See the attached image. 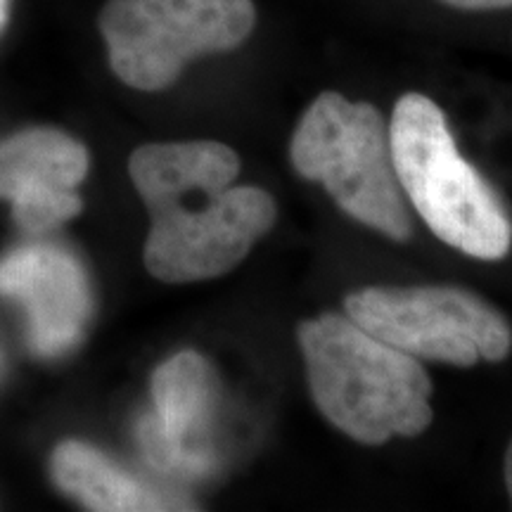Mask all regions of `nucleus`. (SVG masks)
<instances>
[{"label":"nucleus","mask_w":512,"mask_h":512,"mask_svg":"<svg viewBox=\"0 0 512 512\" xmlns=\"http://www.w3.org/2000/svg\"><path fill=\"white\" fill-rule=\"evenodd\" d=\"M389 147L401 192L441 242L484 261L510 252L508 214L458 152L437 102L422 93L401 95L389 121Z\"/></svg>","instance_id":"obj_3"},{"label":"nucleus","mask_w":512,"mask_h":512,"mask_svg":"<svg viewBox=\"0 0 512 512\" xmlns=\"http://www.w3.org/2000/svg\"><path fill=\"white\" fill-rule=\"evenodd\" d=\"M8 5L10 0H0V29H3L5 19H8Z\"/></svg>","instance_id":"obj_13"},{"label":"nucleus","mask_w":512,"mask_h":512,"mask_svg":"<svg viewBox=\"0 0 512 512\" xmlns=\"http://www.w3.org/2000/svg\"><path fill=\"white\" fill-rule=\"evenodd\" d=\"M88 152L55 128H31L0 140V200L29 233H48L81 211L79 185Z\"/></svg>","instance_id":"obj_9"},{"label":"nucleus","mask_w":512,"mask_h":512,"mask_svg":"<svg viewBox=\"0 0 512 512\" xmlns=\"http://www.w3.org/2000/svg\"><path fill=\"white\" fill-rule=\"evenodd\" d=\"M53 477L67 496L98 512L188 510L183 498L152 489L105 453L83 441H64L53 453Z\"/></svg>","instance_id":"obj_10"},{"label":"nucleus","mask_w":512,"mask_h":512,"mask_svg":"<svg viewBox=\"0 0 512 512\" xmlns=\"http://www.w3.org/2000/svg\"><path fill=\"white\" fill-rule=\"evenodd\" d=\"M290 159L299 176L323 185L351 219L396 242L411 238L389 126L375 105L320 93L294 128Z\"/></svg>","instance_id":"obj_4"},{"label":"nucleus","mask_w":512,"mask_h":512,"mask_svg":"<svg viewBox=\"0 0 512 512\" xmlns=\"http://www.w3.org/2000/svg\"><path fill=\"white\" fill-rule=\"evenodd\" d=\"M128 174L150 211L145 268L162 283L221 278L273 228L275 200L235 185L240 157L216 140L138 147Z\"/></svg>","instance_id":"obj_1"},{"label":"nucleus","mask_w":512,"mask_h":512,"mask_svg":"<svg viewBox=\"0 0 512 512\" xmlns=\"http://www.w3.org/2000/svg\"><path fill=\"white\" fill-rule=\"evenodd\" d=\"M448 8L479 12V10H508L512 8V0H439Z\"/></svg>","instance_id":"obj_11"},{"label":"nucleus","mask_w":512,"mask_h":512,"mask_svg":"<svg viewBox=\"0 0 512 512\" xmlns=\"http://www.w3.org/2000/svg\"><path fill=\"white\" fill-rule=\"evenodd\" d=\"M0 294L27 313L29 347L43 358L72 351L93 316L86 268L50 242L17 247L0 259Z\"/></svg>","instance_id":"obj_8"},{"label":"nucleus","mask_w":512,"mask_h":512,"mask_svg":"<svg viewBox=\"0 0 512 512\" xmlns=\"http://www.w3.org/2000/svg\"><path fill=\"white\" fill-rule=\"evenodd\" d=\"M503 475H505V489H508V496L512 501V441L505 451V463H503Z\"/></svg>","instance_id":"obj_12"},{"label":"nucleus","mask_w":512,"mask_h":512,"mask_svg":"<svg viewBox=\"0 0 512 512\" xmlns=\"http://www.w3.org/2000/svg\"><path fill=\"white\" fill-rule=\"evenodd\" d=\"M347 316L415 358L472 368L512 349L505 316L479 294L451 285L363 287L344 299Z\"/></svg>","instance_id":"obj_6"},{"label":"nucleus","mask_w":512,"mask_h":512,"mask_svg":"<svg viewBox=\"0 0 512 512\" xmlns=\"http://www.w3.org/2000/svg\"><path fill=\"white\" fill-rule=\"evenodd\" d=\"M254 27V0H107L98 17L112 72L145 93L174 86L192 60L240 48Z\"/></svg>","instance_id":"obj_5"},{"label":"nucleus","mask_w":512,"mask_h":512,"mask_svg":"<svg viewBox=\"0 0 512 512\" xmlns=\"http://www.w3.org/2000/svg\"><path fill=\"white\" fill-rule=\"evenodd\" d=\"M311 399L339 432L366 446L418 437L432 425V380L420 361L351 320L323 313L297 328Z\"/></svg>","instance_id":"obj_2"},{"label":"nucleus","mask_w":512,"mask_h":512,"mask_svg":"<svg viewBox=\"0 0 512 512\" xmlns=\"http://www.w3.org/2000/svg\"><path fill=\"white\" fill-rule=\"evenodd\" d=\"M219 406V380L197 351L166 358L152 375V411L140 420L145 458L166 475L197 479L214 472L211 425Z\"/></svg>","instance_id":"obj_7"}]
</instances>
